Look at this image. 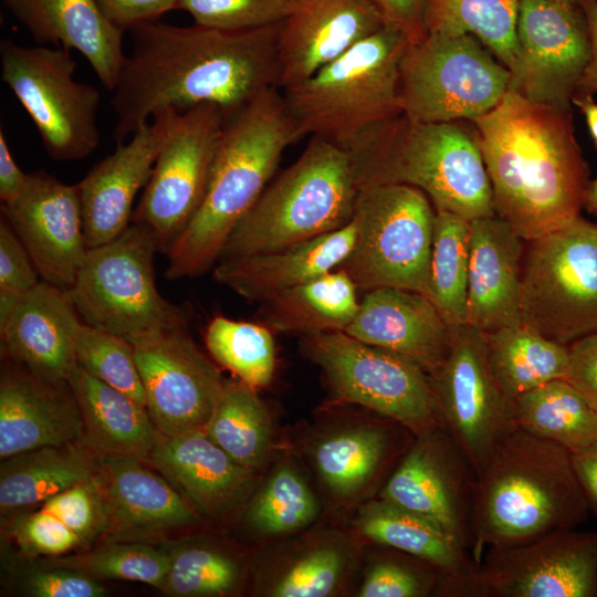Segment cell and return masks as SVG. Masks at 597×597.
I'll list each match as a JSON object with an SVG mask.
<instances>
[{
  "label": "cell",
  "mask_w": 597,
  "mask_h": 597,
  "mask_svg": "<svg viewBox=\"0 0 597 597\" xmlns=\"http://www.w3.org/2000/svg\"><path fill=\"white\" fill-rule=\"evenodd\" d=\"M280 27L228 31L153 20L130 28L132 51L109 100L115 143L164 108L212 104L228 121L263 92L279 88Z\"/></svg>",
  "instance_id": "6da1fadb"
},
{
  "label": "cell",
  "mask_w": 597,
  "mask_h": 597,
  "mask_svg": "<svg viewBox=\"0 0 597 597\" xmlns=\"http://www.w3.org/2000/svg\"><path fill=\"white\" fill-rule=\"evenodd\" d=\"M495 216L524 241L574 221L584 209L589 167L572 108L530 100L509 87L474 119Z\"/></svg>",
  "instance_id": "7a4b0ae2"
},
{
  "label": "cell",
  "mask_w": 597,
  "mask_h": 597,
  "mask_svg": "<svg viewBox=\"0 0 597 597\" xmlns=\"http://www.w3.org/2000/svg\"><path fill=\"white\" fill-rule=\"evenodd\" d=\"M301 139L277 87L231 116L218 144L202 202L166 256V277L213 269L232 230L270 184L285 149Z\"/></svg>",
  "instance_id": "3957f363"
},
{
  "label": "cell",
  "mask_w": 597,
  "mask_h": 597,
  "mask_svg": "<svg viewBox=\"0 0 597 597\" xmlns=\"http://www.w3.org/2000/svg\"><path fill=\"white\" fill-rule=\"evenodd\" d=\"M589 511L570 452L516 428L476 476L471 557L480 565L485 547L515 546L577 527Z\"/></svg>",
  "instance_id": "277c9868"
},
{
  "label": "cell",
  "mask_w": 597,
  "mask_h": 597,
  "mask_svg": "<svg viewBox=\"0 0 597 597\" xmlns=\"http://www.w3.org/2000/svg\"><path fill=\"white\" fill-rule=\"evenodd\" d=\"M462 122L422 123L400 114L368 129L345 147L359 190L405 184L425 192L434 210L470 221L494 216L475 127Z\"/></svg>",
  "instance_id": "5b68a950"
},
{
  "label": "cell",
  "mask_w": 597,
  "mask_h": 597,
  "mask_svg": "<svg viewBox=\"0 0 597 597\" xmlns=\"http://www.w3.org/2000/svg\"><path fill=\"white\" fill-rule=\"evenodd\" d=\"M358 195L349 151L311 136L300 157L266 186L232 230L219 261L271 252L337 230L353 219Z\"/></svg>",
  "instance_id": "8992f818"
},
{
  "label": "cell",
  "mask_w": 597,
  "mask_h": 597,
  "mask_svg": "<svg viewBox=\"0 0 597 597\" xmlns=\"http://www.w3.org/2000/svg\"><path fill=\"white\" fill-rule=\"evenodd\" d=\"M408 35L386 23L310 77L281 90L301 136L344 148L376 125L402 114L399 77Z\"/></svg>",
  "instance_id": "52a82bcc"
},
{
  "label": "cell",
  "mask_w": 597,
  "mask_h": 597,
  "mask_svg": "<svg viewBox=\"0 0 597 597\" xmlns=\"http://www.w3.org/2000/svg\"><path fill=\"white\" fill-rule=\"evenodd\" d=\"M151 230L132 222L118 237L87 250L66 293L83 323L119 336L188 326V307L161 296Z\"/></svg>",
  "instance_id": "ba28073f"
},
{
  "label": "cell",
  "mask_w": 597,
  "mask_h": 597,
  "mask_svg": "<svg viewBox=\"0 0 597 597\" xmlns=\"http://www.w3.org/2000/svg\"><path fill=\"white\" fill-rule=\"evenodd\" d=\"M520 321L556 343L597 332V224L582 216L525 241Z\"/></svg>",
  "instance_id": "9c48e42d"
},
{
  "label": "cell",
  "mask_w": 597,
  "mask_h": 597,
  "mask_svg": "<svg viewBox=\"0 0 597 597\" xmlns=\"http://www.w3.org/2000/svg\"><path fill=\"white\" fill-rule=\"evenodd\" d=\"M510 83V71L474 35L428 32L402 57L399 105L416 122H473L501 102Z\"/></svg>",
  "instance_id": "30bf717a"
},
{
  "label": "cell",
  "mask_w": 597,
  "mask_h": 597,
  "mask_svg": "<svg viewBox=\"0 0 597 597\" xmlns=\"http://www.w3.org/2000/svg\"><path fill=\"white\" fill-rule=\"evenodd\" d=\"M436 210L420 189L405 184L362 188L354 218L357 238L345 271L358 290L425 292Z\"/></svg>",
  "instance_id": "8fae6325"
},
{
  "label": "cell",
  "mask_w": 597,
  "mask_h": 597,
  "mask_svg": "<svg viewBox=\"0 0 597 597\" xmlns=\"http://www.w3.org/2000/svg\"><path fill=\"white\" fill-rule=\"evenodd\" d=\"M1 80L33 122L48 156L83 159L100 144L98 90L74 78L71 51L0 42Z\"/></svg>",
  "instance_id": "7c38bea8"
},
{
  "label": "cell",
  "mask_w": 597,
  "mask_h": 597,
  "mask_svg": "<svg viewBox=\"0 0 597 597\" xmlns=\"http://www.w3.org/2000/svg\"><path fill=\"white\" fill-rule=\"evenodd\" d=\"M302 347L339 401L374 410L416 436L440 426L429 376L413 362L343 331L303 336Z\"/></svg>",
  "instance_id": "4fadbf2b"
},
{
  "label": "cell",
  "mask_w": 597,
  "mask_h": 597,
  "mask_svg": "<svg viewBox=\"0 0 597 597\" xmlns=\"http://www.w3.org/2000/svg\"><path fill=\"white\" fill-rule=\"evenodd\" d=\"M159 112L165 138L132 222L148 227L166 255L202 202L227 117L212 104Z\"/></svg>",
  "instance_id": "5bb4252c"
},
{
  "label": "cell",
  "mask_w": 597,
  "mask_h": 597,
  "mask_svg": "<svg viewBox=\"0 0 597 597\" xmlns=\"http://www.w3.org/2000/svg\"><path fill=\"white\" fill-rule=\"evenodd\" d=\"M428 376L440 426L479 476L495 448L517 428L514 402L489 366L484 333L467 323L451 326L448 355Z\"/></svg>",
  "instance_id": "9a60e30c"
},
{
  "label": "cell",
  "mask_w": 597,
  "mask_h": 597,
  "mask_svg": "<svg viewBox=\"0 0 597 597\" xmlns=\"http://www.w3.org/2000/svg\"><path fill=\"white\" fill-rule=\"evenodd\" d=\"M187 327L126 337L134 347L146 408L165 437L205 431L227 383Z\"/></svg>",
  "instance_id": "2e32d148"
},
{
  "label": "cell",
  "mask_w": 597,
  "mask_h": 597,
  "mask_svg": "<svg viewBox=\"0 0 597 597\" xmlns=\"http://www.w3.org/2000/svg\"><path fill=\"white\" fill-rule=\"evenodd\" d=\"M517 56L510 87L535 102L572 108L590 59L584 12L554 0H520Z\"/></svg>",
  "instance_id": "e0dca14e"
},
{
  "label": "cell",
  "mask_w": 597,
  "mask_h": 597,
  "mask_svg": "<svg viewBox=\"0 0 597 597\" xmlns=\"http://www.w3.org/2000/svg\"><path fill=\"white\" fill-rule=\"evenodd\" d=\"M479 576L482 597H596L597 532L563 528L490 548Z\"/></svg>",
  "instance_id": "ac0fdd59"
},
{
  "label": "cell",
  "mask_w": 597,
  "mask_h": 597,
  "mask_svg": "<svg viewBox=\"0 0 597 597\" xmlns=\"http://www.w3.org/2000/svg\"><path fill=\"white\" fill-rule=\"evenodd\" d=\"M416 437L380 498L432 521L470 552L476 475L441 426Z\"/></svg>",
  "instance_id": "d6986e66"
},
{
  "label": "cell",
  "mask_w": 597,
  "mask_h": 597,
  "mask_svg": "<svg viewBox=\"0 0 597 597\" xmlns=\"http://www.w3.org/2000/svg\"><path fill=\"white\" fill-rule=\"evenodd\" d=\"M2 214L41 280L69 290L88 250L77 184L66 185L45 170L29 172L19 196L2 205Z\"/></svg>",
  "instance_id": "ffe728a7"
},
{
  "label": "cell",
  "mask_w": 597,
  "mask_h": 597,
  "mask_svg": "<svg viewBox=\"0 0 597 597\" xmlns=\"http://www.w3.org/2000/svg\"><path fill=\"white\" fill-rule=\"evenodd\" d=\"M385 24L373 0H301L280 27L279 88L310 77Z\"/></svg>",
  "instance_id": "44dd1931"
},
{
  "label": "cell",
  "mask_w": 597,
  "mask_h": 597,
  "mask_svg": "<svg viewBox=\"0 0 597 597\" xmlns=\"http://www.w3.org/2000/svg\"><path fill=\"white\" fill-rule=\"evenodd\" d=\"M164 138L165 116L158 112L77 182L88 249L112 241L130 224L135 198L150 178Z\"/></svg>",
  "instance_id": "7402d4cb"
},
{
  "label": "cell",
  "mask_w": 597,
  "mask_h": 597,
  "mask_svg": "<svg viewBox=\"0 0 597 597\" xmlns=\"http://www.w3.org/2000/svg\"><path fill=\"white\" fill-rule=\"evenodd\" d=\"M146 463L140 458L100 455L106 542L156 537L198 522L187 500Z\"/></svg>",
  "instance_id": "603a6c76"
},
{
  "label": "cell",
  "mask_w": 597,
  "mask_h": 597,
  "mask_svg": "<svg viewBox=\"0 0 597 597\" xmlns=\"http://www.w3.org/2000/svg\"><path fill=\"white\" fill-rule=\"evenodd\" d=\"M81 317L66 291L40 281L0 323L1 352L52 384H66L77 366L74 343Z\"/></svg>",
  "instance_id": "cb8c5ba5"
},
{
  "label": "cell",
  "mask_w": 597,
  "mask_h": 597,
  "mask_svg": "<svg viewBox=\"0 0 597 597\" xmlns=\"http://www.w3.org/2000/svg\"><path fill=\"white\" fill-rule=\"evenodd\" d=\"M80 441L82 419L69 383H49L4 358L0 375V459Z\"/></svg>",
  "instance_id": "d4e9b609"
},
{
  "label": "cell",
  "mask_w": 597,
  "mask_h": 597,
  "mask_svg": "<svg viewBox=\"0 0 597 597\" xmlns=\"http://www.w3.org/2000/svg\"><path fill=\"white\" fill-rule=\"evenodd\" d=\"M344 332L413 362L428 375L444 360L451 343V326L432 302L398 287L366 291Z\"/></svg>",
  "instance_id": "484cf974"
},
{
  "label": "cell",
  "mask_w": 597,
  "mask_h": 597,
  "mask_svg": "<svg viewBox=\"0 0 597 597\" xmlns=\"http://www.w3.org/2000/svg\"><path fill=\"white\" fill-rule=\"evenodd\" d=\"M467 324L483 333L520 324L525 241L498 216L470 221Z\"/></svg>",
  "instance_id": "4316f807"
},
{
  "label": "cell",
  "mask_w": 597,
  "mask_h": 597,
  "mask_svg": "<svg viewBox=\"0 0 597 597\" xmlns=\"http://www.w3.org/2000/svg\"><path fill=\"white\" fill-rule=\"evenodd\" d=\"M39 44L77 51L102 85L113 91L126 60L124 31L112 24L95 0H2Z\"/></svg>",
  "instance_id": "83f0119b"
},
{
  "label": "cell",
  "mask_w": 597,
  "mask_h": 597,
  "mask_svg": "<svg viewBox=\"0 0 597 597\" xmlns=\"http://www.w3.org/2000/svg\"><path fill=\"white\" fill-rule=\"evenodd\" d=\"M147 462L198 514L211 517L232 510L254 479V470L233 460L205 431L160 434Z\"/></svg>",
  "instance_id": "f1b7e54d"
},
{
  "label": "cell",
  "mask_w": 597,
  "mask_h": 597,
  "mask_svg": "<svg viewBox=\"0 0 597 597\" xmlns=\"http://www.w3.org/2000/svg\"><path fill=\"white\" fill-rule=\"evenodd\" d=\"M356 238L353 216L332 232L271 252L220 260L213 277L243 298L260 303L336 270L352 252Z\"/></svg>",
  "instance_id": "f546056e"
},
{
  "label": "cell",
  "mask_w": 597,
  "mask_h": 597,
  "mask_svg": "<svg viewBox=\"0 0 597 597\" xmlns=\"http://www.w3.org/2000/svg\"><path fill=\"white\" fill-rule=\"evenodd\" d=\"M356 524L369 540L440 569L451 596L482 597L480 565L467 548L427 517L380 498L360 509Z\"/></svg>",
  "instance_id": "4dcf8cb0"
},
{
  "label": "cell",
  "mask_w": 597,
  "mask_h": 597,
  "mask_svg": "<svg viewBox=\"0 0 597 597\" xmlns=\"http://www.w3.org/2000/svg\"><path fill=\"white\" fill-rule=\"evenodd\" d=\"M77 404L83 442L98 455L147 461L160 438L145 405L100 380L77 364L69 378Z\"/></svg>",
  "instance_id": "1f68e13d"
},
{
  "label": "cell",
  "mask_w": 597,
  "mask_h": 597,
  "mask_svg": "<svg viewBox=\"0 0 597 597\" xmlns=\"http://www.w3.org/2000/svg\"><path fill=\"white\" fill-rule=\"evenodd\" d=\"M358 287L336 269L260 302V323L273 333L302 336L345 331L358 308Z\"/></svg>",
  "instance_id": "d6a6232c"
},
{
  "label": "cell",
  "mask_w": 597,
  "mask_h": 597,
  "mask_svg": "<svg viewBox=\"0 0 597 597\" xmlns=\"http://www.w3.org/2000/svg\"><path fill=\"white\" fill-rule=\"evenodd\" d=\"M100 455L84 442L45 446L1 460L0 507L8 512L43 503L92 478Z\"/></svg>",
  "instance_id": "836d02e7"
},
{
  "label": "cell",
  "mask_w": 597,
  "mask_h": 597,
  "mask_svg": "<svg viewBox=\"0 0 597 597\" xmlns=\"http://www.w3.org/2000/svg\"><path fill=\"white\" fill-rule=\"evenodd\" d=\"M491 371L511 399L556 379H565L568 345L546 338L522 323L484 333Z\"/></svg>",
  "instance_id": "e575fe53"
},
{
  "label": "cell",
  "mask_w": 597,
  "mask_h": 597,
  "mask_svg": "<svg viewBox=\"0 0 597 597\" xmlns=\"http://www.w3.org/2000/svg\"><path fill=\"white\" fill-rule=\"evenodd\" d=\"M517 428L570 453L597 442V409L567 380L556 379L514 400Z\"/></svg>",
  "instance_id": "d590c367"
},
{
  "label": "cell",
  "mask_w": 597,
  "mask_h": 597,
  "mask_svg": "<svg viewBox=\"0 0 597 597\" xmlns=\"http://www.w3.org/2000/svg\"><path fill=\"white\" fill-rule=\"evenodd\" d=\"M426 33L472 34L510 71L517 56L520 0H421Z\"/></svg>",
  "instance_id": "8d00e7d4"
},
{
  "label": "cell",
  "mask_w": 597,
  "mask_h": 597,
  "mask_svg": "<svg viewBox=\"0 0 597 597\" xmlns=\"http://www.w3.org/2000/svg\"><path fill=\"white\" fill-rule=\"evenodd\" d=\"M470 220L436 210L423 295L449 326L467 323Z\"/></svg>",
  "instance_id": "74e56055"
},
{
  "label": "cell",
  "mask_w": 597,
  "mask_h": 597,
  "mask_svg": "<svg viewBox=\"0 0 597 597\" xmlns=\"http://www.w3.org/2000/svg\"><path fill=\"white\" fill-rule=\"evenodd\" d=\"M205 433L238 463L255 470L270 450L271 420L254 389L227 381Z\"/></svg>",
  "instance_id": "f35d334b"
},
{
  "label": "cell",
  "mask_w": 597,
  "mask_h": 597,
  "mask_svg": "<svg viewBox=\"0 0 597 597\" xmlns=\"http://www.w3.org/2000/svg\"><path fill=\"white\" fill-rule=\"evenodd\" d=\"M272 333L262 323L218 315L207 325L205 343L219 365L256 390L266 387L273 378L275 345Z\"/></svg>",
  "instance_id": "ab89813d"
},
{
  "label": "cell",
  "mask_w": 597,
  "mask_h": 597,
  "mask_svg": "<svg viewBox=\"0 0 597 597\" xmlns=\"http://www.w3.org/2000/svg\"><path fill=\"white\" fill-rule=\"evenodd\" d=\"M38 564L73 569L97 580H133L159 589L169 569L170 554L144 542L109 541L80 554L44 557Z\"/></svg>",
  "instance_id": "60d3db41"
},
{
  "label": "cell",
  "mask_w": 597,
  "mask_h": 597,
  "mask_svg": "<svg viewBox=\"0 0 597 597\" xmlns=\"http://www.w3.org/2000/svg\"><path fill=\"white\" fill-rule=\"evenodd\" d=\"M389 439L379 428H358L323 440L315 450V463L328 488L349 494L363 486L379 468Z\"/></svg>",
  "instance_id": "b9f144b4"
},
{
  "label": "cell",
  "mask_w": 597,
  "mask_h": 597,
  "mask_svg": "<svg viewBox=\"0 0 597 597\" xmlns=\"http://www.w3.org/2000/svg\"><path fill=\"white\" fill-rule=\"evenodd\" d=\"M317 501L304 479L292 468L277 469L253 500L248 520L265 535L290 533L317 515Z\"/></svg>",
  "instance_id": "7bdbcfd3"
},
{
  "label": "cell",
  "mask_w": 597,
  "mask_h": 597,
  "mask_svg": "<svg viewBox=\"0 0 597 597\" xmlns=\"http://www.w3.org/2000/svg\"><path fill=\"white\" fill-rule=\"evenodd\" d=\"M74 349L77 364L87 373L146 406L134 347L126 337L82 322Z\"/></svg>",
  "instance_id": "ee69618b"
},
{
  "label": "cell",
  "mask_w": 597,
  "mask_h": 597,
  "mask_svg": "<svg viewBox=\"0 0 597 597\" xmlns=\"http://www.w3.org/2000/svg\"><path fill=\"white\" fill-rule=\"evenodd\" d=\"M170 564L163 593L178 597L221 596L233 590L240 577L229 556L202 546L179 547L169 552Z\"/></svg>",
  "instance_id": "f6af8a7d"
},
{
  "label": "cell",
  "mask_w": 597,
  "mask_h": 597,
  "mask_svg": "<svg viewBox=\"0 0 597 597\" xmlns=\"http://www.w3.org/2000/svg\"><path fill=\"white\" fill-rule=\"evenodd\" d=\"M291 0H178L177 10L193 23L228 31L262 28L282 22L293 10Z\"/></svg>",
  "instance_id": "bcb514c9"
},
{
  "label": "cell",
  "mask_w": 597,
  "mask_h": 597,
  "mask_svg": "<svg viewBox=\"0 0 597 597\" xmlns=\"http://www.w3.org/2000/svg\"><path fill=\"white\" fill-rule=\"evenodd\" d=\"M41 509L60 519L77 536L81 547L104 537L106 511L98 471L45 500Z\"/></svg>",
  "instance_id": "7dc6e473"
},
{
  "label": "cell",
  "mask_w": 597,
  "mask_h": 597,
  "mask_svg": "<svg viewBox=\"0 0 597 597\" xmlns=\"http://www.w3.org/2000/svg\"><path fill=\"white\" fill-rule=\"evenodd\" d=\"M343 569L334 547H321L296 561L271 590L275 597H324L333 591Z\"/></svg>",
  "instance_id": "c3c4849f"
},
{
  "label": "cell",
  "mask_w": 597,
  "mask_h": 597,
  "mask_svg": "<svg viewBox=\"0 0 597 597\" xmlns=\"http://www.w3.org/2000/svg\"><path fill=\"white\" fill-rule=\"evenodd\" d=\"M438 588L441 595H450L448 579L441 573L427 575L417 568L395 561L374 564L359 589L360 597H419Z\"/></svg>",
  "instance_id": "681fc988"
},
{
  "label": "cell",
  "mask_w": 597,
  "mask_h": 597,
  "mask_svg": "<svg viewBox=\"0 0 597 597\" xmlns=\"http://www.w3.org/2000/svg\"><path fill=\"white\" fill-rule=\"evenodd\" d=\"M41 281L24 244L2 214L0 220V323L22 294Z\"/></svg>",
  "instance_id": "f907efd6"
},
{
  "label": "cell",
  "mask_w": 597,
  "mask_h": 597,
  "mask_svg": "<svg viewBox=\"0 0 597 597\" xmlns=\"http://www.w3.org/2000/svg\"><path fill=\"white\" fill-rule=\"evenodd\" d=\"M10 533L29 557H53L81 547L77 536L54 514L39 511L19 516L12 522Z\"/></svg>",
  "instance_id": "816d5d0a"
},
{
  "label": "cell",
  "mask_w": 597,
  "mask_h": 597,
  "mask_svg": "<svg viewBox=\"0 0 597 597\" xmlns=\"http://www.w3.org/2000/svg\"><path fill=\"white\" fill-rule=\"evenodd\" d=\"M20 586L31 597H101L106 593L100 580L80 572L39 564L24 574Z\"/></svg>",
  "instance_id": "f5cc1de1"
},
{
  "label": "cell",
  "mask_w": 597,
  "mask_h": 597,
  "mask_svg": "<svg viewBox=\"0 0 597 597\" xmlns=\"http://www.w3.org/2000/svg\"><path fill=\"white\" fill-rule=\"evenodd\" d=\"M565 380L597 409V332L573 342Z\"/></svg>",
  "instance_id": "db71d44e"
},
{
  "label": "cell",
  "mask_w": 597,
  "mask_h": 597,
  "mask_svg": "<svg viewBox=\"0 0 597 597\" xmlns=\"http://www.w3.org/2000/svg\"><path fill=\"white\" fill-rule=\"evenodd\" d=\"M105 18L122 31L177 10L178 0H95Z\"/></svg>",
  "instance_id": "11a10c76"
},
{
  "label": "cell",
  "mask_w": 597,
  "mask_h": 597,
  "mask_svg": "<svg viewBox=\"0 0 597 597\" xmlns=\"http://www.w3.org/2000/svg\"><path fill=\"white\" fill-rule=\"evenodd\" d=\"M381 12L386 23L405 32L411 43L426 35L422 20L421 0H373Z\"/></svg>",
  "instance_id": "9f6ffc18"
},
{
  "label": "cell",
  "mask_w": 597,
  "mask_h": 597,
  "mask_svg": "<svg viewBox=\"0 0 597 597\" xmlns=\"http://www.w3.org/2000/svg\"><path fill=\"white\" fill-rule=\"evenodd\" d=\"M29 172L18 166L7 140L4 130L0 129V199L2 205L13 201L27 184Z\"/></svg>",
  "instance_id": "6f0895ef"
},
{
  "label": "cell",
  "mask_w": 597,
  "mask_h": 597,
  "mask_svg": "<svg viewBox=\"0 0 597 597\" xmlns=\"http://www.w3.org/2000/svg\"><path fill=\"white\" fill-rule=\"evenodd\" d=\"M570 461L589 510L597 516V442L572 452Z\"/></svg>",
  "instance_id": "680465c9"
},
{
  "label": "cell",
  "mask_w": 597,
  "mask_h": 597,
  "mask_svg": "<svg viewBox=\"0 0 597 597\" xmlns=\"http://www.w3.org/2000/svg\"><path fill=\"white\" fill-rule=\"evenodd\" d=\"M578 6L588 24L591 52L575 94L594 95L597 94V0H578Z\"/></svg>",
  "instance_id": "91938a15"
},
{
  "label": "cell",
  "mask_w": 597,
  "mask_h": 597,
  "mask_svg": "<svg viewBox=\"0 0 597 597\" xmlns=\"http://www.w3.org/2000/svg\"><path fill=\"white\" fill-rule=\"evenodd\" d=\"M572 104L584 115L590 137L597 148V102L593 95L575 94L572 97Z\"/></svg>",
  "instance_id": "94428289"
},
{
  "label": "cell",
  "mask_w": 597,
  "mask_h": 597,
  "mask_svg": "<svg viewBox=\"0 0 597 597\" xmlns=\"http://www.w3.org/2000/svg\"><path fill=\"white\" fill-rule=\"evenodd\" d=\"M584 209L590 214H597V177L589 181L584 199Z\"/></svg>",
  "instance_id": "6125c7cd"
},
{
  "label": "cell",
  "mask_w": 597,
  "mask_h": 597,
  "mask_svg": "<svg viewBox=\"0 0 597 597\" xmlns=\"http://www.w3.org/2000/svg\"><path fill=\"white\" fill-rule=\"evenodd\" d=\"M568 7H578V0H554Z\"/></svg>",
  "instance_id": "be15d7a7"
},
{
  "label": "cell",
  "mask_w": 597,
  "mask_h": 597,
  "mask_svg": "<svg viewBox=\"0 0 597 597\" xmlns=\"http://www.w3.org/2000/svg\"><path fill=\"white\" fill-rule=\"evenodd\" d=\"M291 1H292L293 3L296 4V3L300 2L301 0H291Z\"/></svg>",
  "instance_id": "e7e4bbea"
}]
</instances>
